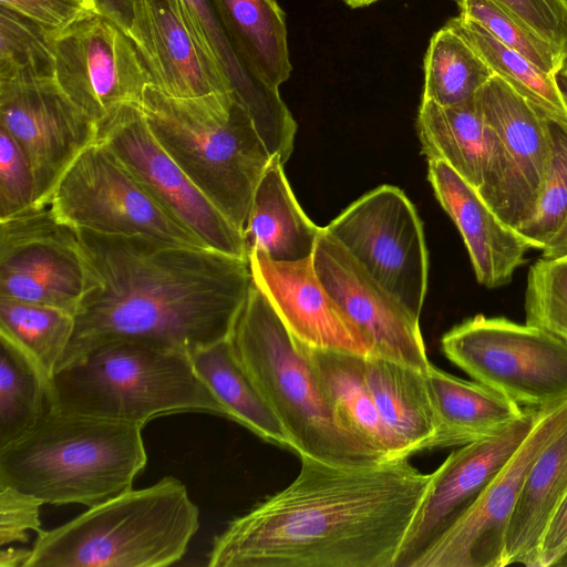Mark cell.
Here are the masks:
<instances>
[{
  "label": "cell",
  "instance_id": "obj_29",
  "mask_svg": "<svg viewBox=\"0 0 567 567\" xmlns=\"http://www.w3.org/2000/svg\"><path fill=\"white\" fill-rule=\"evenodd\" d=\"M199 378L226 408L229 420L264 441L290 449L282 424L240 365L229 337L189 353Z\"/></svg>",
  "mask_w": 567,
  "mask_h": 567
},
{
  "label": "cell",
  "instance_id": "obj_45",
  "mask_svg": "<svg viewBox=\"0 0 567 567\" xmlns=\"http://www.w3.org/2000/svg\"><path fill=\"white\" fill-rule=\"evenodd\" d=\"M31 556V549L1 547L0 551V567H24L25 563Z\"/></svg>",
  "mask_w": 567,
  "mask_h": 567
},
{
  "label": "cell",
  "instance_id": "obj_33",
  "mask_svg": "<svg viewBox=\"0 0 567 567\" xmlns=\"http://www.w3.org/2000/svg\"><path fill=\"white\" fill-rule=\"evenodd\" d=\"M49 409V380L20 347L0 334V447L32 429Z\"/></svg>",
  "mask_w": 567,
  "mask_h": 567
},
{
  "label": "cell",
  "instance_id": "obj_17",
  "mask_svg": "<svg viewBox=\"0 0 567 567\" xmlns=\"http://www.w3.org/2000/svg\"><path fill=\"white\" fill-rule=\"evenodd\" d=\"M312 260L321 284L372 344V355L429 369L420 318L381 288L324 228Z\"/></svg>",
  "mask_w": 567,
  "mask_h": 567
},
{
  "label": "cell",
  "instance_id": "obj_3",
  "mask_svg": "<svg viewBox=\"0 0 567 567\" xmlns=\"http://www.w3.org/2000/svg\"><path fill=\"white\" fill-rule=\"evenodd\" d=\"M142 424L53 409L0 447V486L43 504L99 505L132 488L145 467Z\"/></svg>",
  "mask_w": 567,
  "mask_h": 567
},
{
  "label": "cell",
  "instance_id": "obj_19",
  "mask_svg": "<svg viewBox=\"0 0 567 567\" xmlns=\"http://www.w3.org/2000/svg\"><path fill=\"white\" fill-rule=\"evenodd\" d=\"M248 259L254 282L295 340L313 349L372 355L370 341L321 284L312 257L275 261L252 251Z\"/></svg>",
  "mask_w": 567,
  "mask_h": 567
},
{
  "label": "cell",
  "instance_id": "obj_6",
  "mask_svg": "<svg viewBox=\"0 0 567 567\" xmlns=\"http://www.w3.org/2000/svg\"><path fill=\"white\" fill-rule=\"evenodd\" d=\"M198 527L186 486L165 476L41 530L24 567L169 566L185 555Z\"/></svg>",
  "mask_w": 567,
  "mask_h": 567
},
{
  "label": "cell",
  "instance_id": "obj_23",
  "mask_svg": "<svg viewBox=\"0 0 567 567\" xmlns=\"http://www.w3.org/2000/svg\"><path fill=\"white\" fill-rule=\"evenodd\" d=\"M365 378L382 422L403 458L439 449L440 422L425 372L369 355Z\"/></svg>",
  "mask_w": 567,
  "mask_h": 567
},
{
  "label": "cell",
  "instance_id": "obj_28",
  "mask_svg": "<svg viewBox=\"0 0 567 567\" xmlns=\"http://www.w3.org/2000/svg\"><path fill=\"white\" fill-rule=\"evenodd\" d=\"M302 347L317 368L346 427L384 461L403 460L370 392L365 378L367 357Z\"/></svg>",
  "mask_w": 567,
  "mask_h": 567
},
{
  "label": "cell",
  "instance_id": "obj_41",
  "mask_svg": "<svg viewBox=\"0 0 567 567\" xmlns=\"http://www.w3.org/2000/svg\"><path fill=\"white\" fill-rule=\"evenodd\" d=\"M43 503L25 493L0 486V546L29 542V530L40 533Z\"/></svg>",
  "mask_w": 567,
  "mask_h": 567
},
{
  "label": "cell",
  "instance_id": "obj_15",
  "mask_svg": "<svg viewBox=\"0 0 567 567\" xmlns=\"http://www.w3.org/2000/svg\"><path fill=\"white\" fill-rule=\"evenodd\" d=\"M0 127L25 152L34 175V206H48L71 164L97 137V124L54 78L0 82Z\"/></svg>",
  "mask_w": 567,
  "mask_h": 567
},
{
  "label": "cell",
  "instance_id": "obj_37",
  "mask_svg": "<svg viewBox=\"0 0 567 567\" xmlns=\"http://www.w3.org/2000/svg\"><path fill=\"white\" fill-rule=\"evenodd\" d=\"M457 3L461 17L480 24L544 72L554 75L559 68L564 54L493 0H458Z\"/></svg>",
  "mask_w": 567,
  "mask_h": 567
},
{
  "label": "cell",
  "instance_id": "obj_8",
  "mask_svg": "<svg viewBox=\"0 0 567 567\" xmlns=\"http://www.w3.org/2000/svg\"><path fill=\"white\" fill-rule=\"evenodd\" d=\"M441 347L471 378L520 406L567 401V343L542 328L477 315L449 330Z\"/></svg>",
  "mask_w": 567,
  "mask_h": 567
},
{
  "label": "cell",
  "instance_id": "obj_36",
  "mask_svg": "<svg viewBox=\"0 0 567 567\" xmlns=\"http://www.w3.org/2000/svg\"><path fill=\"white\" fill-rule=\"evenodd\" d=\"M545 116L551 142L548 171L534 215L516 228L533 248L542 250L567 219V123Z\"/></svg>",
  "mask_w": 567,
  "mask_h": 567
},
{
  "label": "cell",
  "instance_id": "obj_20",
  "mask_svg": "<svg viewBox=\"0 0 567 567\" xmlns=\"http://www.w3.org/2000/svg\"><path fill=\"white\" fill-rule=\"evenodd\" d=\"M416 127L427 159H441L499 213L506 162L497 134L486 122L477 96L456 106L422 100Z\"/></svg>",
  "mask_w": 567,
  "mask_h": 567
},
{
  "label": "cell",
  "instance_id": "obj_24",
  "mask_svg": "<svg viewBox=\"0 0 567 567\" xmlns=\"http://www.w3.org/2000/svg\"><path fill=\"white\" fill-rule=\"evenodd\" d=\"M278 156H272L252 197L243 230L247 255L260 251L275 261L311 258L323 228L298 204Z\"/></svg>",
  "mask_w": 567,
  "mask_h": 567
},
{
  "label": "cell",
  "instance_id": "obj_46",
  "mask_svg": "<svg viewBox=\"0 0 567 567\" xmlns=\"http://www.w3.org/2000/svg\"><path fill=\"white\" fill-rule=\"evenodd\" d=\"M342 1L351 8H361V7L370 6L371 3L377 2L379 0H342Z\"/></svg>",
  "mask_w": 567,
  "mask_h": 567
},
{
  "label": "cell",
  "instance_id": "obj_21",
  "mask_svg": "<svg viewBox=\"0 0 567 567\" xmlns=\"http://www.w3.org/2000/svg\"><path fill=\"white\" fill-rule=\"evenodd\" d=\"M127 35L152 84L164 94L189 99L233 91L225 73L199 48L168 0H135Z\"/></svg>",
  "mask_w": 567,
  "mask_h": 567
},
{
  "label": "cell",
  "instance_id": "obj_47",
  "mask_svg": "<svg viewBox=\"0 0 567 567\" xmlns=\"http://www.w3.org/2000/svg\"><path fill=\"white\" fill-rule=\"evenodd\" d=\"M555 566L567 567V553L559 558Z\"/></svg>",
  "mask_w": 567,
  "mask_h": 567
},
{
  "label": "cell",
  "instance_id": "obj_30",
  "mask_svg": "<svg viewBox=\"0 0 567 567\" xmlns=\"http://www.w3.org/2000/svg\"><path fill=\"white\" fill-rule=\"evenodd\" d=\"M168 1L199 48L225 73L256 125L267 127L279 122L287 112L279 91L256 78L243 63L227 40L208 0Z\"/></svg>",
  "mask_w": 567,
  "mask_h": 567
},
{
  "label": "cell",
  "instance_id": "obj_9",
  "mask_svg": "<svg viewBox=\"0 0 567 567\" xmlns=\"http://www.w3.org/2000/svg\"><path fill=\"white\" fill-rule=\"evenodd\" d=\"M49 206L60 220L78 229L208 248L178 224L97 140L65 171Z\"/></svg>",
  "mask_w": 567,
  "mask_h": 567
},
{
  "label": "cell",
  "instance_id": "obj_1",
  "mask_svg": "<svg viewBox=\"0 0 567 567\" xmlns=\"http://www.w3.org/2000/svg\"><path fill=\"white\" fill-rule=\"evenodd\" d=\"M297 477L218 534L210 567H395L432 473L408 458L337 465L301 456Z\"/></svg>",
  "mask_w": 567,
  "mask_h": 567
},
{
  "label": "cell",
  "instance_id": "obj_22",
  "mask_svg": "<svg viewBox=\"0 0 567 567\" xmlns=\"http://www.w3.org/2000/svg\"><path fill=\"white\" fill-rule=\"evenodd\" d=\"M427 161L429 181L462 235L477 281L487 288L508 284L532 245L445 162Z\"/></svg>",
  "mask_w": 567,
  "mask_h": 567
},
{
  "label": "cell",
  "instance_id": "obj_42",
  "mask_svg": "<svg viewBox=\"0 0 567 567\" xmlns=\"http://www.w3.org/2000/svg\"><path fill=\"white\" fill-rule=\"evenodd\" d=\"M0 6L35 22L51 33L64 29L87 10L76 0H0Z\"/></svg>",
  "mask_w": 567,
  "mask_h": 567
},
{
  "label": "cell",
  "instance_id": "obj_31",
  "mask_svg": "<svg viewBox=\"0 0 567 567\" xmlns=\"http://www.w3.org/2000/svg\"><path fill=\"white\" fill-rule=\"evenodd\" d=\"M494 76L478 53L445 24L430 41L424 59V101L456 106L474 100Z\"/></svg>",
  "mask_w": 567,
  "mask_h": 567
},
{
  "label": "cell",
  "instance_id": "obj_32",
  "mask_svg": "<svg viewBox=\"0 0 567 567\" xmlns=\"http://www.w3.org/2000/svg\"><path fill=\"white\" fill-rule=\"evenodd\" d=\"M478 53L494 75L545 114L567 123V106L553 74L506 47L480 24L461 16L446 23Z\"/></svg>",
  "mask_w": 567,
  "mask_h": 567
},
{
  "label": "cell",
  "instance_id": "obj_7",
  "mask_svg": "<svg viewBox=\"0 0 567 567\" xmlns=\"http://www.w3.org/2000/svg\"><path fill=\"white\" fill-rule=\"evenodd\" d=\"M50 408L142 424L171 413L205 412L229 419L199 378L189 354L152 343H103L49 381Z\"/></svg>",
  "mask_w": 567,
  "mask_h": 567
},
{
  "label": "cell",
  "instance_id": "obj_38",
  "mask_svg": "<svg viewBox=\"0 0 567 567\" xmlns=\"http://www.w3.org/2000/svg\"><path fill=\"white\" fill-rule=\"evenodd\" d=\"M525 312L526 323L542 328L567 343V255L542 257L530 266Z\"/></svg>",
  "mask_w": 567,
  "mask_h": 567
},
{
  "label": "cell",
  "instance_id": "obj_2",
  "mask_svg": "<svg viewBox=\"0 0 567 567\" xmlns=\"http://www.w3.org/2000/svg\"><path fill=\"white\" fill-rule=\"evenodd\" d=\"M78 231L86 287L56 370L116 340L189 354L230 336L254 284L248 258L143 237Z\"/></svg>",
  "mask_w": 567,
  "mask_h": 567
},
{
  "label": "cell",
  "instance_id": "obj_10",
  "mask_svg": "<svg viewBox=\"0 0 567 567\" xmlns=\"http://www.w3.org/2000/svg\"><path fill=\"white\" fill-rule=\"evenodd\" d=\"M386 292L420 318L427 288L422 221L405 194L382 185L364 194L324 227Z\"/></svg>",
  "mask_w": 567,
  "mask_h": 567
},
{
  "label": "cell",
  "instance_id": "obj_11",
  "mask_svg": "<svg viewBox=\"0 0 567 567\" xmlns=\"http://www.w3.org/2000/svg\"><path fill=\"white\" fill-rule=\"evenodd\" d=\"M107 146L151 196L208 248L248 258L244 235L193 183L153 134L140 104H124L97 123Z\"/></svg>",
  "mask_w": 567,
  "mask_h": 567
},
{
  "label": "cell",
  "instance_id": "obj_4",
  "mask_svg": "<svg viewBox=\"0 0 567 567\" xmlns=\"http://www.w3.org/2000/svg\"><path fill=\"white\" fill-rule=\"evenodd\" d=\"M229 339L240 365L282 424L299 457L337 465L384 462L346 427L305 348L255 282Z\"/></svg>",
  "mask_w": 567,
  "mask_h": 567
},
{
  "label": "cell",
  "instance_id": "obj_16",
  "mask_svg": "<svg viewBox=\"0 0 567 567\" xmlns=\"http://www.w3.org/2000/svg\"><path fill=\"white\" fill-rule=\"evenodd\" d=\"M543 410L526 408L523 416L502 432L462 445L445 458L432 473L431 485L403 539L395 567H413L472 506L528 436Z\"/></svg>",
  "mask_w": 567,
  "mask_h": 567
},
{
  "label": "cell",
  "instance_id": "obj_26",
  "mask_svg": "<svg viewBox=\"0 0 567 567\" xmlns=\"http://www.w3.org/2000/svg\"><path fill=\"white\" fill-rule=\"evenodd\" d=\"M425 375L440 422L439 449L497 434L525 413L526 408L494 389L454 377L432 363Z\"/></svg>",
  "mask_w": 567,
  "mask_h": 567
},
{
  "label": "cell",
  "instance_id": "obj_27",
  "mask_svg": "<svg viewBox=\"0 0 567 567\" xmlns=\"http://www.w3.org/2000/svg\"><path fill=\"white\" fill-rule=\"evenodd\" d=\"M231 48L260 81L277 90L289 79L285 13L276 0H208Z\"/></svg>",
  "mask_w": 567,
  "mask_h": 567
},
{
  "label": "cell",
  "instance_id": "obj_18",
  "mask_svg": "<svg viewBox=\"0 0 567 567\" xmlns=\"http://www.w3.org/2000/svg\"><path fill=\"white\" fill-rule=\"evenodd\" d=\"M477 101L506 162L498 216L516 229L534 215L548 171L551 142L546 116L497 75Z\"/></svg>",
  "mask_w": 567,
  "mask_h": 567
},
{
  "label": "cell",
  "instance_id": "obj_34",
  "mask_svg": "<svg viewBox=\"0 0 567 567\" xmlns=\"http://www.w3.org/2000/svg\"><path fill=\"white\" fill-rule=\"evenodd\" d=\"M74 329L65 310L0 297V334L20 347L50 381Z\"/></svg>",
  "mask_w": 567,
  "mask_h": 567
},
{
  "label": "cell",
  "instance_id": "obj_13",
  "mask_svg": "<svg viewBox=\"0 0 567 567\" xmlns=\"http://www.w3.org/2000/svg\"><path fill=\"white\" fill-rule=\"evenodd\" d=\"M86 278L78 229L49 205L0 221V297L75 315Z\"/></svg>",
  "mask_w": 567,
  "mask_h": 567
},
{
  "label": "cell",
  "instance_id": "obj_35",
  "mask_svg": "<svg viewBox=\"0 0 567 567\" xmlns=\"http://www.w3.org/2000/svg\"><path fill=\"white\" fill-rule=\"evenodd\" d=\"M54 78L51 32L0 6V82Z\"/></svg>",
  "mask_w": 567,
  "mask_h": 567
},
{
  "label": "cell",
  "instance_id": "obj_25",
  "mask_svg": "<svg viewBox=\"0 0 567 567\" xmlns=\"http://www.w3.org/2000/svg\"><path fill=\"white\" fill-rule=\"evenodd\" d=\"M566 497L567 424L537 456L525 477L506 533L504 566L538 567L542 540Z\"/></svg>",
  "mask_w": 567,
  "mask_h": 567
},
{
  "label": "cell",
  "instance_id": "obj_12",
  "mask_svg": "<svg viewBox=\"0 0 567 567\" xmlns=\"http://www.w3.org/2000/svg\"><path fill=\"white\" fill-rule=\"evenodd\" d=\"M51 35L54 80L96 124L124 104L141 103L151 74L113 21L87 9Z\"/></svg>",
  "mask_w": 567,
  "mask_h": 567
},
{
  "label": "cell",
  "instance_id": "obj_48",
  "mask_svg": "<svg viewBox=\"0 0 567 567\" xmlns=\"http://www.w3.org/2000/svg\"><path fill=\"white\" fill-rule=\"evenodd\" d=\"M76 1L81 2L82 4H84L87 9L93 10L92 0H76Z\"/></svg>",
  "mask_w": 567,
  "mask_h": 567
},
{
  "label": "cell",
  "instance_id": "obj_5",
  "mask_svg": "<svg viewBox=\"0 0 567 567\" xmlns=\"http://www.w3.org/2000/svg\"><path fill=\"white\" fill-rule=\"evenodd\" d=\"M140 107L162 146L243 231L272 156L236 93L177 99L150 84Z\"/></svg>",
  "mask_w": 567,
  "mask_h": 567
},
{
  "label": "cell",
  "instance_id": "obj_14",
  "mask_svg": "<svg viewBox=\"0 0 567 567\" xmlns=\"http://www.w3.org/2000/svg\"><path fill=\"white\" fill-rule=\"evenodd\" d=\"M566 424L567 401L544 409L509 461L413 567H504L506 533L525 477Z\"/></svg>",
  "mask_w": 567,
  "mask_h": 567
},
{
  "label": "cell",
  "instance_id": "obj_44",
  "mask_svg": "<svg viewBox=\"0 0 567 567\" xmlns=\"http://www.w3.org/2000/svg\"><path fill=\"white\" fill-rule=\"evenodd\" d=\"M93 10L128 33L135 12V0H92Z\"/></svg>",
  "mask_w": 567,
  "mask_h": 567
},
{
  "label": "cell",
  "instance_id": "obj_40",
  "mask_svg": "<svg viewBox=\"0 0 567 567\" xmlns=\"http://www.w3.org/2000/svg\"><path fill=\"white\" fill-rule=\"evenodd\" d=\"M564 55L567 54V0H493Z\"/></svg>",
  "mask_w": 567,
  "mask_h": 567
},
{
  "label": "cell",
  "instance_id": "obj_39",
  "mask_svg": "<svg viewBox=\"0 0 567 567\" xmlns=\"http://www.w3.org/2000/svg\"><path fill=\"white\" fill-rule=\"evenodd\" d=\"M34 200L31 163L14 137L0 127V221L28 210Z\"/></svg>",
  "mask_w": 567,
  "mask_h": 567
},
{
  "label": "cell",
  "instance_id": "obj_43",
  "mask_svg": "<svg viewBox=\"0 0 567 567\" xmlns=\"http://www.w3.org/2000/svg\"><path fill=\"white\" fill-rule=\"evenodd\" d=\"M567 553V497L550 520L542 540L538 567L555 566Z\"/></svg>",
  "mask_w": 567,
  "mask_h": 567
}]
</instances>
